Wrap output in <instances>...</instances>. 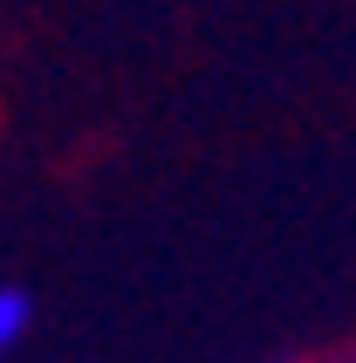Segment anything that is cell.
I'll use <instances>...</instances> for the list:
<instances>
[{"mask_svg": "<svg viewBox=\"0 0 356 363\" xmlns=\"http://www.w3.org/2000/svg\"><path fill=\"white\" fill-rule=\"evenodd\" d=\"M28 323H35V302H28L21 288H7V281H0V357H7V350L28 336Z\"/></svg>", "mask_w": 356, "mask_h": 363, "instance_id": "1", "label": "cell"}, {"mask_svg": "<svg viewBox=\"0 0 356 363\" xmlns=\"http://www.w3.org/2000/svg\"><path fill=\"white\" fill-rule=\"evenodd\" d=\"M288 363H301V357H288Z\"/></svg>", "mask_w": 356, "mask_h": 363, "instance_id": "2", "label": "cell"}, {"mask_svg": "<svg viewBox=\"0 0 356 363\" xmlns=\"http://www.w3.org/2000/svg\"><path fill=\"white\" fill-rule=\"evenodd\" d=\"M350 363H356V357H350Z\"/></svg>", "mask_w": 356, "mask_h": 363, "instance_id": "3", "label": "cell"}]
</instances>
